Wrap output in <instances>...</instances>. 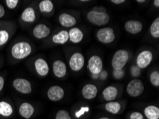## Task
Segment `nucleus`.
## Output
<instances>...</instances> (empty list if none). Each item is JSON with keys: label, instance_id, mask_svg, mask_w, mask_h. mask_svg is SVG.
<instances>
[{"label": "nucleus", "instance_id": "nucleus-1", "mask_svg": "<svg viewBox=\"0 0 159 119\" xmlns=\"http://www.w3.org/2000/svg\"><path fill=\"white\" fill-rule=\"evenodd\" d=\"M34 52L32 43L26 40H20L14 42L9 49V56L15 62L24 60L30 57Z\"/></svg>", "mask_w": 159, "mask_h": 119}, {"label": "nucleus", "instance_id": "nucleus-2", "mask_svg": "<svg viewBox=\"0 0 159 119\" xmlns=\"http://www.w3.org/2000/svg\"><path fill=\"white\" fill-rule=\"evenodd\" d=\"M86 19L91 24L102 26L107 24L110 21V16L105 11H97L91 9L86 14Z\"/></svg>", "mask_w": 159, "mask_h": 119}, {"label": "nucleus", "instance_id": "nucleus-3", "mask_svg": "<svg viewBox=\"0 0 159 119\" xmlns=\"http://www.w3.org/2000/svg\"><path fill=\"white\" fill-rule=\"evenodd\" d=\"M129 53L126 49H119L115 52L112 57L111 66L114 70L124 69L129 62Z\"/></svg>", "mask_w": 159, "mask_h": 119}, {"label": "nucleus", "instance_id": "nucleus-4", "mask_svg": "<svg viewBox=\"0 0 159 119\" xmlns=\"http://www.w3.org/2000/svg\"><path fill=\"white\" fill-rule=\"evenodd\" d=\"M12 87L16 92L24 95H29L33 91L30 81L25 78H16L12 81Z\"/></svg>", "mask_w": 159, "mask_h": 119}, {"label": "nucleus", "instance_id": "nucleus-5", "mask_svg": "<svg viewBox=\"0 0 159 119\" xmlns=\"http://www.w3.org/2000/svg\"><path fill=\"white\" fill-rule=\"evenodd\" d=\"M145 87L141 80L139 79H132L126 86V93L132 98H137L143 93Z\"/></svg>", "mask_w": 159, "mask_h": 119}, {"label": "nucleus", "instance_id": "nucleus-6", "mask_svg": "<svg viewBox=\"0 0 159 119\" xmlns=\"http://www.w3.org/2000/svg\"><path fill=\"white\" fill-rule=\"evenodd\" d=\"M15 24L11 21H8L6 25L0 30V49L9 42L15 33Z\"/></svg>", "mask_w": 159, "mask_h": 119}, {"label": "nucleus", "instance_id": "nucleus-7", "mask_svg": "<svg viewBox=\"0 0 159 119\" xmlns=\"http://www.w3.org/2000/svg\"><path fill=\"white\" fill-rule=\"evenodd\" d=\"M96 39L103 44H108L114 42L116 34L114 29L111 27H103L98 30L96 32Z\"/></svg>", "mask_w": 159, "mask_h": 119}, {"label": "nucleus", "instance_id": "nucleus-8", "mask_svg": "<svg viewBox=\"0 0 159 119\" xmlns=\"http://www.w3.org/2000/svg\"><path fill=\"white\" fill-rule=\"evenodd\" d=\"M15 116V108L9 100L0 101V119H9Z\"/></svg>", "mask_w": 159, "mask_h": 119}, {"label": "nucleus", "instance_id": "nucleus-9", "mask_svg": "<svg viewBox=\"0 0 159 119\" xmlns=\"http://www.w3.org/2000/svg\"><path fill=\"white\" fill-rule=\"evenodd\" d=\"M37 20V12L34 7L29 6L24 9L20 15V21L25 25H32Z\"/></svg>", "mask_w": 159, "mask_h": 119}, {"label": "nucleus", "instance_id": "nucleus-10", "mask_svg": "<svg viewBox=\"0 0 159 119\" xmlns=\"http://www.w3.org/2000/svg\"><path fill=\"white\" fill-rule=\"evenodd\" d=\"M153 59V54L151 51L145 49L142 51L136 57V64L140 69H144L151 64Z\"/></svg>", "mask_w": 159, "mask_h": 119}, {"label": "nucleus", "instance_id": "nucleus-11", "mask_svg": "<svg viewBox=\"0 0 159 119\" xmlns=\"http://www.w3.org/2000/svg\"><path fill=\"white\" fill-rule=\"evenodd\" d=\"M36 113V108L32 103L23 101L18 106V113L23 119H31Z\"/></svg>", "mask_w": 159, "mask_h": 119}, {"label": "nucleus", "instance_id": "nucleus-12", "mask_svg": "<svg viewBox=\"0 0 159 119\" xmlns=\"http://www.w3.org/2000/svg\"><path fill=\"white\" fill-rule=\"evenodd\" d=\"M91 74H99L103 69V60L98 55H93L89 58L87 65Z\"/></svg>", "mask_w": 159, "mask_h": 119}, {"label": "nucleus", "instance_id": "nucleus-13", "mask_svg": "<svg viewBox=\"0 0 159 119\" xmlns=\"http://www.w3.org/2000/svg\"><path fill=\"white\" fill-rule=\"evenodd\" d=\"M85 64V58L80 52H75L71 56L69 65L73 71L78 72L83 69Z\"/></svg>", "mask_w": 159, "mask_h": 119}, {"label": "nucleus", "instance_id": "nucleus-14", "mask_svg": "<svg viewBox=\"0 0 159 119\" xmlns=\"http://www.w3.org/2000/svg\"><path fill=\"white\" fill-rule=\"evenodd\" d=\"M34 68L36 74L39 77L44 78L49 73V66L48 62L43 58H37L34 62Z\"/></svg>", "mask_w": 159, "mask_h": 119}, {"label": "nucleus", "instance_id": "nucleus-15", "mask_svg": "<svg viewBox=\"0 0 159 119\" xmlns=\"http://www.w3.org/2000/svg\"><path fill=\"white\" fill-rule=\"evenodd\" d=\"M51 28L47 24L40 23L33 28L32 34L36 39L42 40L47 38L51 34Z\"/></svg>", "mask_w": 159, "mask_h": 119}, {"label": "nucleus", "instance_id": "nucleus-16", "mask_svg": "<svg viewBox=\"0 0 159 119\" xmlns=\"http://www.w3.org/2000/svg\"><path fill=\"white\" fill-rule=\"evenodd\" d=\"M65 95L64 89L61 86L54 85L49 87L47 91V96L49 101L58 102L63 99Z\"/></svg>", "mask_w": 159, "mask_h": 119}, {"label": "nucleus", "instance_id": "nucleus-17", "mask_svg": "<svg viewBox=\"0 0 159 119\" xmlns=\"http://www.w3.org/2000/svg\"><path fill=\"white\" fill-rule=\"evenodd\" d=\"M143 24L141 21L136 19H130L128 20L124 24V29L126 32L130 34L136 35L141 32L143 30Z\"/></svg>", "mask_w": 159, "mask_h": 119}, {"label": "nucleus", "instance_id": "nucleus-18", "mask_svg": "<svg viewBox=\"0 0 159 119\" xmlns=\"http://www.w3.org/2000/svg\"><path fill=\"white\" fill-rule=\"evenodd\" d=\"M52 71L54 76L58 79H63L67 74L66 65L63 61L55 60L52 64Z\"/></svg>", "mask_w": 159, "mask_h": 119}, {"label": "nucleus", "instance_id": "nucleus-19", "mask_svg": "<svg viewBox=\"0 0 159 119\" xmlns=\"http://www.w3.org/2000/svg\"><path fill=\"white\" fill-rule=\"evenodd\" d=\"M103 109L113 115H118L123 112L124 108V106L121 102L117 101H113L107 102L103 106Z\"/></svg>", "mask_w": 159, "mask_h": 119}, {"label": "nucleus", "instance_id": "nucleus-20", "mask_svg": "<svg viewBox=\"0 0 159 119\" xmlns=\"http://www.w3.org/2000/svg\"><path fill=\"white\" fill-rule=\"evenodd\" d=\"M58 20H59V22L61 24V26L64 28H73L75 26L77 22L76 19L73 15L69 13H66V12L60 14Z\"/></svg>", "mask_w": 159, "mask_h": 119}, {"label": "nucleus", "instance_id": "nucleus-21", "mask_svg": "<svg viewBox=\"0 0 159 119\" xmlns=\"http://www.w3.org/2000/svg\"><path fill=\"white\" fill-rule=\"evenodd\" d=\"M98 94V88L93 84H87L81 90V95L86 100H92Z\"/></svg>", "mask_w": 159, "mask_h": 119}, {"label": "nucleus", "instance_id": "nucleus-22", "mask_svg": "<svg viewBox=\"0 0 159 119\" xmlns=\"http://www.w3.org/2000/svg\"><path fill=\"white\" fill-rule=\"evenodd\" d=\"M119 89L114 86H108L103 90L102 96L103 100L107 102L116 101L119 96Z\"/></svg>", "mask_w": 159, "mask_h": 119}, {"label": "nucleus", "instance_id": "nucleus-23", "mask_svg": "<svg viewBox=\"0 0 159 119\" xmlns=\"http://www.w3.org/2000/svg\"><path fill=\"white\" fill-rule=\"evenodd\" d=\"M38 9L43 15L50 16L54 12V4L51 0H42L39 2Z\"/></svg>", "mask_w": 159, "mask_h": 119}, {"label": "nucleus", "instance_id": "nucleus-24", "mask_svg": "<svg viewBox=\"0 0 159 119\" xmlns=\"http://www.w3.org/2000/svg\"><path fill=\"white\" fill-rule=\"evenodd\" d=\"M69 41L73 43H79L82 42L84 37L83 31L78 27L71 28L69 31Z\"/></svg>", "mask_w": 159, "mask_h": 119}, {"label": "nucleus", "instance_id": "nucleus-25", "mask_svg": "<svg viewBox=\"0 0 159 119\" xmlns=\"http://www.w3.org/2000/svg\"><path fill=\"white\" fill-rule=\"evenodd\" d=\"M69 40V31L67 30H61L52 36L51 41L54 44L64 45Z\"/></svg>", "mask_w": 159, "mask_h": 119}, {"label": "nucleus", "instance_id": "nucleus-26", "mask_svg": "<svg viewBox=\"0 0 159 119\" xmlns=\"http://www.w3.org/2000/svg\"><path fill=\"white\" fill-rule=\"evenodd\" d=\"M143 116L146 119H159V108L156 105H148L144 108Z\"/></svg>", "mask_w": 159, "mask_h": 119}, {"label": "nucleus", "instance_id": "nucleus-27", "mask_svg": "<svg viewBox=\"0 0 159 119\" xmlns=\"http://www.w3.org/2000/svg\"><path fill=\"white\" fill-rule=\"evenodd\" d=\"M89 112H90V108L89 106H81V107L74 111V116L76 119H82L86 117Z\"/></svg>", "mask_w": 159, "mask_h": 119}, {"label": "nucleus", "instance_id": "nucleus-28", "mask_svg": "<svg viewBox=\"0 0 159 119\" xmlns=\"http://www.w3.org/2000/svg\"><path fill=\"white\" fill-rule=\"evenodd\" d=\"M150 34L154 39L159 38V17L154 20L150 26Z\"/></svg>", "mask_w": 159, "mask_h": 119}, {"label": "nucleus", "instance_id": "nucleus-29", "mask_svg": "<svg viewBox=\"0 0 159 119\" xmlns=\"http://www.w3.org/2000/svg\"><path fill=\"white\" fill-rule=\"evenodd\" d=\"M149 79H150L151 84L153 85L154 87L158 88L159 87V71L157 70L153 71L150 74L149 76Z\"/></svg>", "mask_w": 159, "mask_h": 119}, {"label": "nucleus", "instance_id": "nucleus-30", "mask_svg": "<svg viewBox=\"0 0 159 119\" xmlns=\"http://www.w3.org/2000/svg\"><path fill=\"white\" fill-rule=\"evenodd\" d=\"M54 119H72V118L68 111L61 109L56 113Z\"/></svg>", "mask_w": 159, "mask_h": 119}, {"label": "nucleus", "instance_id": "nucleus-31", "mask_svg": "<svg viewBox=\"0 0 159 119\" xmlns=\"http://www.w3.org/2000/svg\"><path fill=\"white\" fill-rule=\"evenodd\" d=\"M19 2H20L18 0H6V1H4V4L9 9L14 10L18 7Z\"/></svg>", "mask_w": 159, "mask_h": 119}, {"label": "nucleus", "instance_id": "nucleus-32", "mask_svg": "<svg viewBox=\"0 0 159 119\" xmlns=\"http://www.w3.org/2000/svg\"><path fill=\"white\" fill-rule=\"evenodd\" d=\"M130 74H131L132 77L135 78V79H138V77L140 76L141 74V69H139L136 65L132 66L130 68Z\"/></svg>", "mask_w": 159, "mask_h": 119}, {"label": "nucleus", "instance_id": "nucleus-33", "mask_svg": "<svg viewBox=\"0 0 159 119\" xmlns=\"http://www.w3.org/2000/svg\"><path fill=\"white\" fill-rule=\"evenodd\" d=\"M125 76V71L124 69L114 70L113 71V76L116 80H121Z\"/></svg>", "mask_w": 159, "mask_h": 119}, {"label": "nucleus", "instance_id": "nucleus-34", "mask_svg": "<svg viewBox=\"0 0 159 119\" xmlns=\"http://www.w3.org/2000/svg\"><path fill=\"white\" fill-rule=\"evenodd\" d=\"M128 119H146L143 114L139 111H133L129 115Z\"/></svg>", "mask_w": 159, "mask_h": 119}, {"label": "nucleus", "instance_id": "nucleus-35", "mask_svg": "<svg viewBox=\"0 0 159 119\" xmlns=\"http://www.w3.org/2000/svg\"><path fill=\"white\" fill-rule=\"evenodd\" d=\"M98 79L102 81H105L107 80V79L108 78V72L106 70H102V71L100 72V74H98Z\"/></svg>", "mask_w": 159, "mask_h": 119}, {"label": "nucleus", "instance_id": "nucleus-36", "mask_svg": "<svg viewBox=\"0 0 159 119\" xmlns=\"http://www.w3.org/2000/svg\"><path fill=\"white\" fill-rule=\"evenodd\" d=\"M4 85H5V78H4V76L0 74V94L3 91Z\"/></svg>", "mask_w": 159, "mask_h": 119}, {"label": "nucleus", "instance_id": "nucleus-37", "mask_svg": "<svg viewBox=\"0 0 159 119\" xmlns=\"http://www.w3.org/2000/svg\"><path fill=\"white\" fill-rule=\"evenodd\" d=\"M6 15V9L2 4H0V19H2Z\"/></svg>", "mask_w": 159, "mask_h": 119}, {"label": "nucleus", "instance_id": "nucleus-38", "mask_svg": "<svg viewBox=\"0 0 159 119\" xmlns=\"http://www.w3.org/2000/svg\"><path fill=\"white\" fill-rule=\"evenodd\" d=\"M111 2L112 4H115V5H120V4L125 3L126 1H125V0H111Z\"/></svg>", "mask_w": 159, "mask_h": 119}, {"label": "nucleus", "instance_id": "nucleus-39", "mask_svg": "<svg viewBox=\"0 0 159 119\" xmlns=\"http://www.w3.org/2000/svg\"><path fill=\"white\" fill-rule=\"evenodd\" d=\"M92 9H93V10L97 11H105V12H107V9H105V7H93Z\"/></svg>", "mask_w": 159, "mask_h": 119}, {"label": "nucleus", "instance_id": "nucleus-40", "mask_svg": "<svg viewBox=\"0 0 159 119\" xmlns=\"http://www.w3.org/2000/svg\"><path fill=\"white\" fill-rule=\"evenodd\" d=\"M91 78L93 80H97L98 79V74H91Z\"/></svg>", "mask_w": 159, "mask_h": 119}, {"label": "nucleus", "instance_id": "nucleus-41", "mask_svg": "<svg viewBox=\"0 0 159 119\" xmlns=\"http://www.w3.org/2000/svg\"><path fill=\"white\" fill-rule=\"evenodd\" d=\"M7 22H8V21H0V30H1L2 27H4V26H5L6 24H7Z\"/></svg>", "mask_w": 159, "mask_h": 119}, {"label": "nucleus", "instance_id": "nucleus-42", "mask_svg": "<svg viewBox=\"0 0 159 119\" xmlns=\"http://www.w3.org/2000/svg\"><path fill=\"white\" fill-rule=\"evenodd\" d=\"M153 5L155 6L156 8H158V7H159V1H158V0H155V1H153Z\"/></svg>", "mask_w": 159, "mask_h": 119}, {"label": "nucleus", "instance_id": "nucleus-43", "mask_svg": "<svg viewBox=\"0 0 159 119\" xmlns=\"http://www.w3.org/2000/svg\"><path fill=\"white\" fill-rule=\"evenodd\" d=\"M97 119H111L109 117H108V116H101V117L98 118Z\"/></svg>", "mask_w": 159, "mask_h": 119}, {"label": "nucleus", "instance_id": "nucleus-44", "mask_svg": "<svg viewBox=\"0 0 159 119\" xmlns=\"http://www.w3.org/2000/svg\"><path fill=\"white\" fill-rule=\"evenodd\" d=\"M136 2H138V3H140V4H142V3H144V2H146V1H140V0H139V1H136Z\"/></svg>", "mask_w": 159, "mask_h": 119}]
</instances>
